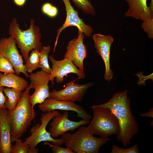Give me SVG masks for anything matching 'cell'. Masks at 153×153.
Returning <instances> with one entry per match:
<instances>
[{"label": "cell", "mask_w": 153, "mask_h": 153, "mask_svg": "<svg viewBox=\"0 0 153 153\" xmlns=\"http://www.w3.org/2000/svg\"><path fill=\"white\" fill-rule=\"evenodd\" d=\"M60 113L56 110L48 112L41 114L40 118L41 124L37 123L30 129L31 135L26 138L23 143L28 145L30 148L36 147L40 143L51 142L53 144L60 145L64 143L63 139H55L52 138L50 132L47 131L46 127L49 122L55 116Z\"/></svg>", "instance_id": "cell-6"}, {"label": "cell", "mask_w": 153, "mask_h": 153, "mask_svg": "<svg viewBox=\"0 0 153 153\" xmlns=\"http://www.w3.org/2000/svg\"><path fill=\"white\" fill-rule=\"evenodd\" d=\"M16 41L11 36L0 39V54L8 60L12 65L15 73L19 75L21 73L28 78L29 75L26 72L22 56L19 53Z\"/></svg>", "instance_id": "cell-7"}, {"label": "cell", "mask_w": 153, "mask_h": 153, "mask_svg": "<svg viewBox=\"0 0 153 153\" xmlns=\"http://www.w3.org/2000/svg\"><path fill=\"white\" fill-rule=\"evenodd\" d=\"M49 74L41 70L29 75V78L33 84L31 89H35L34 93L29 97L30 102L33 108L37 104H41L46 99L50 98Z\"/></svg>", "instance_id": "cell-9"}, {"label": "cell", "mask_w": 153, "mask_h": 153, "mask_svg": "<svg viewBox=\"0 0 153 153\" xmlns=\"http://www.w3.org/2000/svg\"><path fill=\"white\" fill-rule=\"evenodd\" d=\"M38 107L43 113L56 110L71 111L76 112L78 116L82 119L88 121L92 118L83 107L70 101L58 100L49 98L46 99L42 103L39 104Z\"/></svg>", "instance_id": "cell-12"}, {"label": "cell", "mask_w": 153, "mask_h": 153, "mask_svg": "<svg viewBox=\"0 0 153 153\" xmlns=\"http://www.w3.org/2000/svg\"><path fill=\"white\" fill-rule=\"evenodd\" d=\"M35 22L34 19L31 18L29 27L23 30L20 29L19 24L14 18L9 27L8 33L15 39L25 61L28 58L30 51L36 49L40 51L42 46L41 41L40 29L35 25Z\"/></svg>", "instance_id": "cell-4"}, {"label": "cell", "mask_w": 153, "mask_h": 153, "mask_svg": "<svg viewBox=\"0 0 153 153\" xmlns=\"http://www.w3.org/2000/svg\"><path fill=\"white\" fill-rule=\"evenodd\" d=\"M138 145L135 144L133 146L127 148L119 147L116 145L114 144L112 147L111 153H139Z\"/></svg>", "instance_id": "cell-25"}, {"label": "cell", "mask_w": 153, "mask_h": 153, "mask_svg": "<svg viewBox=\"0 0 153 153\" xmlns=\"http://www.w3.org/2000/svg\"><path fill=\"white\" fill-rule=\"evenodd\" d=\"M128 4V9L125 12L126 17H130L142 22L153 17L147 4V0H125Z\"/></svg>", "instance_id": "cell-17"}, {"label": "cell", "mask_w": 153, "mask_h": 153, "mask_svg": "<svg viewBox=\"0 0 153 153\" xmlns=\"http://www.w3.org/2000/svg\"><path fill=\"white\" fill-rule=\"evenodd\" d=\"M14 3L17 5L22 6L25 3L26 0H14Z\"/></svg>", "instance_id": "cell-32"}, {"label": "cell", "mask_w": 153, "mask_h": 153, "mask_svg": "<svg viewBox=\"0 0 153 153\" xmlns=\"http://www.w3.org/2000/svg\"><path fill=\"white\" fill-rule=\"evenodd\" d=\"M44 144L50 145L52 147L51 150L53 153H74L71 149L68 147H61L58 145H51L48 142H45Z\"/></svg>", "instance_id": "cell-27"}, {"label": "cell", "mask_w": 153, "mask_h": 153, "mask_svg": "<svg viewBox=\"0 0 153 153\" xmlns=\"http://www.w3.org/2000/svg\"><path fill=\"white\" fill-rule=\"evenodd\" d=\"M25 65L26 72L31 73L39 68V51L36 49L31 50L27 59L25 61Z\"/></svg>", "instance_id": "cell-20"}, {"label": "cell", "mask_w": 153, "mask_h": 153, "mask_svg": "<svg viewBox=\"0 0 153 153\" xmlns=\"http://www.w3.org/2000/svg\"><path fill=\"white\" fill-rule=\"evenodd\" d=\"M94 84L91 82L80 85L71 81L65 84V87L63 89L52 90L50 92V98L58 100L81 102L88 89Z\"/></svg>", "instance_id": "cell-10"}, {"label": "cell", "mask_w": 153, "mask_h": 153, "mask_svg": "<svg viewBox=\"0 0 153 153\" xmlns=\"http://www.w3.org/2000/svg\"><path fill=\"white\" fill-rule=\"evenodd\" d=\"M128 90L115 93L107 102L96 106L110 109L117 119L119 124L120 132L117 139L124 146L131 144V141L139 131V125L130 107L129 97Z\"/></svg>", "instance_id": "cell-1"}, {"label": "cell", "mask_w": 153, "mask_h": 153, "mask_svg": "<svg viewBox=\"0 0 153 153\" xmlns=\"http://www.w3.org/2000/svg\"><path fill=\"white\" fill-rule=\"evenodd\" d=\"M78 35L69 41L64 57L72 61L78 69L84 73L83 62L87 56V49L84 43V34L78 31Z\"/></svg>", "instance_id": "cell-13"}, {"label": "cell", "mask_w": 153, "mask_h": 153, "mask_svg": "<svg viewBox=\"0 0 153 153\" xmlns=\"http://www.w3.org/2000/svg\"><path fill=\"white\" fill-rule=\"evenodd\" d=\"M58 13V10L57 8L52 5L47 15L50 17H54L57 15Z\"/></svg>", "instance_id": "cell-29"}, {"label": "cell", "mask_w": 153, "mask_h": 153, "mask_svg": "<svg viewBox=\"0 0 153 153\" xmlns=\"http://www.w3.org/2000/svg\"><path fill=\"white\" fill-rule=\"evenodd\" d=\"M48 58L52 64L51 72L49 74V80L52 85L54 84V79L58 84H61L64 81V77L69 73L77 75V80L84 79L86 77L85 73L80 71L73 62L69 59L64 58L63 59L58 60H55L52 55L48 56Z\"/></svg>", "instance_id": "cell-8"}, {"label": "cell", "mask_w": 153, "mask_h": 153, "mask_svg": "<svg viewBox=\"0 0 153 153\" xmlns=\"http://www.w3.org/2000/svg\"><path fill=\"white\" fill-rule=\"evenodd\" d=\"M73 133H64L61 136L66 147L76 153H98L101 147L110 139L97 138L87 127L82 125Z\"/></svg>", "instance_id": "cell-3"}, {"label": "cell", "mask_w": 153, "mask_h": 153, "mask_svg": "<svg viewBox=\"0 0 153 153\" xmlns=\"http://www.w3.org/2000/svg\"><path fill=\"white\" fill-rule=\"evenodd\" d=\"M63 2L66 11L65 21L62 26L57 30V36L53 52L55 51L58 39L61 32L66 27L74 26L77 27L78 31L84 33L86 37H90L93 32L92 28L85 24L78 16L77 11L75 10L71 5L69 0H61Z\"/></svg>", "instance_id": "cell-11"}, {"label": "cell", "mask_w": 153, "mask_h": 153, "mask_svg": "<svg viewBox=\"0 0 153 153\" xmlns=\"http://www.w3.org/2000/svg\"><path fill=\"white\" fill-rule=\"evenodd\" d=\"M153 108L150 109L149 112L141 113L140 116L143 117L147 116L153 118Z\"/></svg>", "instance_id": "cell-31"}, {"label": "cell", "mask_w": 153, "mask_h": 153, "mask_svg": "<svg viewBox=\"0 0 153 153\" xmlns=\"http://www.w3.org/2000/svg\"><path fill=\"white\" fill-rule=\"evenodd\" d=\"M11 127L6 108H0V153H10Z\"/></svg>", "instance_id": "cell-16"}, {"label": "cell", "mask_w": 153, "mask_h": 153, "mask_svg": "<svg viewBox=\"0 0 153 153\" xmlns=\"http://www.w3.org/2000/svg\"><path fill=\"white\" fill-rule=\"evenodd\" d=\"M52 6L50 3H44L42 6V11L44 14L47 15L49 10Z\"/></svg>", "instance_id": "cell-30"}, {"label": "cell", "mask_w": 153, "mask_h": 153, "mask_svg": "<svg viewBox=\"0 0 153 153\" xmlns=\"http://www.w3.org/2000/svg\"><path fill=\"white\" fill-rule=\"evenodd\" d=\"M4 86H0V108H6L5 103L6 97L3 94V90Z\"/></svg>", "instance_id": "cell-28"}, {"label": "cell", "mask_w": 153, "mask_h": 153, "mask_svg": "<svg viewBox=\"0 0 153 153\" xmlns=\"http://www.w3.org/2000/svg\"><path fill=\"white\" fill-rule=\"evenodd\" d=\"M68 111H65L63 114L60 113L52 119L50 124L49 132L52 138H57L68 131H74L90 122L89 120L83 119L78 122L72 121L68 119Z\"/></svg>", "instance_id": "cell-15"}, {"label": "cell", "mask_w": 153, "mask_h": 153, "mask_svg": "<svg viewBox=\"0 0 153 153\" xmlns=\"http://www.w3.org/2000/svg\"><path fill=\"white\" fill-rule=\"evenodd\" d=\"M141 27L143 31L147 34L148 37L150 39H153V17L146 21H143Z\"/></svg>", "instance_id": "cell-26"}, {"label": "cell", "mask_w": 153, "mask_h": 153, "mask_svg": "<svg viewBox=\"0 0 153 153\" xmlns=\"http://www.w3.org/2000/svg\"><path fill=\"white\" fill-rule=\"evenodd\" d=\"M90 108L93 111V117L87 127L94 135H98L101 138H105L112 135L117 136L119 134V122L110 109L95 105Z\"/></svg>", "instance_id": "cell-5"}, {"label": "cell", "mask_w": 153, "mask_h": 153, "mask_svg": "<svg viewBox=\"0 0 153 153\" xmlns=\"http://www.w3.org/2000/svg\"><path fill=\"white\" fill-rule=\"evenodd\" d=\"M0 72L5 74L15 73L14 68L9 61L0 54Z\"/></svg>", "instance_id": "cell-24"}, {"label": "cell", "mask_w": 153, "mask_h": 153, "mask_svg": "<svg viewBox=\"0 0 153 153\" xmlns=\"http://www.w3.org/2000/svg\"><path fill=\"white\" fill-rule=\"evenodd\" d=\"M6 97L5 107L8 112L12 111L16 107L22 94V91L13 88H4L3 90Z\"/></svg>", "instance_id": "cell-19"}, {"label": "cell", "mask_w": 153, "mask_h": 153, "mask_svg": "<svg viewBox=\"0 0 153 153\" xmlns=\"http://www.w3.org/2000/svg\"><path fill=\"white\" fill-rule=\"evenodd\" d=\"M15 144L11 145L10 153H27L29 146L25 144L20 138L17 139Z\"/></svg>", "instance_id": "cell-23"}, {"label": "cell", "mask_w": 153, "mask_h": 153, "mask_svg": "<svg viewBox=\"0 0 153 153\" xmlns=\"http://www.w3.org/2000/svg\"><path fill=\"white\" fill-rule=\"evenodd\" d=\"M78 8L86 14L95 15V12L91 2L89 0H72Z\"/></svg>", "instance_id": "cell-22"}, {"label": "cell", "mask_w": 153, "mask_h": 153, "mask_svg": "<svg viewBox=\"0 0 153 153\" xmlns=\"http://www.w3.org/2000/svg\"><path fill=\"white\" fill-rule=\"evenodd\" d=\"M51 50L50 46H42L39 51V68L41 69V70L48 74H50L51 69L48 62V54Z\"/></svg>", "instance_id": "cell-21"}, {"label": "cell", "mask_w": 153, "mask_h": 153, "mask_svg": "<svg viewBox=\"0 0 153 153\" xmlns=\"http://www.w3.org/2000/svg\"><path fill=\"white\" fill-rule=\"evenodd\" d=\"M26 79L15 73L3 74L0 73V86L24 91L29 86Z\"/></svg>", "instance_id": "cell-18"}, {"label": "cell", "mask_w": 153, "mask_h": 153, "mask_svg": "<svg viewBox=\"0 0 153 153\" xmlns=\"http://www.w3.org/2000/svg\"><path fill=\"white\" fill-rule=\"evenodd\" d=\"M148 7L151 13L153 14V0H150Z\"/></svg>", "instance_id": "cell-34"}, {"label": "cell", "mask_w": 153, "mask_h": 153, "mask_svg": "<svg viewBox=\"0 0 153 153\" xmlns=\"http://www.w3.org/2000/svg\"><path fill=\"white\" fill-rule=\"evenodd\" d=\"M32 86V83L30 82L28 86L23 92L15 108L11 112L7 111L11 127V142L20 138L36 116V113L29 101V91Z\"/></svg>", "instance_id": "cell-2"}, {"label": "cell", "mask_w": 153, "mask_h": 153, "mask_svg": "<svg viewBox=\"0 0 153 153\" xmlns=\"http://www.w3.org/2000/svg\"><path fill=\"white\" fill-rule=\"evenodd\" d=\"M38 152V150L35 148H28L27 153H37Z\"/></svg>", "instance_id": "cell-33"}, {"label": "cell", "mask_w": 153, "mask_h": 153, "mask_svg": "<svg viewBox=\"0 0 153 153\" xmlns=\"http://www.w3.org/2000/svg\"><path fill=\"white\" fill-rule=\"evenodd\" d=\"M92 38L97 52L101 56L104 63L105 72L104 78L108 81H110L113 76V71L110 68V48L114 38L110 35H105L97 33L94 34Z\"/></svg>", "instance_id": "cell-14"}]
</instances>
